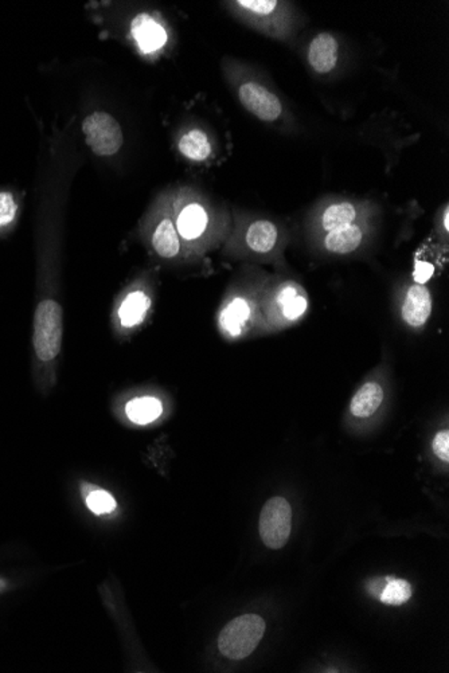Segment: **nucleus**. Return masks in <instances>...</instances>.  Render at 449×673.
I'll return each mask as SVG.
<instances>
[{
    "mask_svg": "<svg viewBox=\"0 0 449 673\" xmlns=\"http://www.w3.org/2000/svg\"><path fill=\"white\" fill-rule=\"evenodd\" d=\"M64 338V311L56 298H43L35 308L32 349L40 367H51L58 359Z\"/></svg>",
    "mask_w": 449,
    "mask_h": 673,
    "instance_id": "nucleus-1",
    "label": "nucleus"
},
{
    "mask_svg": "<svg viewBox=\"0 0 449 673\" xmlns=\"http://www.w3.org/2000/svg\"><path fill=\"white\" fill-rule=\"evenodd\" d=\"M265 632V623L260 616L245 615L234 618L218 637V648L225 658L242 660L260 644Z\"/></svg>",
    "mask_w": 449,
    "mask_h": 673,
    "instance_id": "nucleus-2",
    "label": "nucleus"
},
{
    "mask_svg": "<svg viewBox=\"0 0 449 673\" xmlns=\"http://www.w3.org/2000/svg\"><path fill=\"white\" fill-rule=\"evenodd\" d=\"M86 144L97 156H112L120 151L124 137L120 124L107 112H93L83 120Z\"/></svg>",
    "mask_w": 449,
    "mask_h": 673,
    "instance_id": "nucleus-3",
    "label": "nucleus"
},
{
    "mask_svg": "<svg viewBox=\"0 0 449 673\" xmlns=\"http://www.w3.org/2000/svg\"><path fill=\"white\" fill-rule=\"evenodd\" d=\"M292 530V510L284 497H272L263 507L258 523L261 539L266 548L280 550L287 545Z\"/></svg>",
    "mask_w": 449,
    "mask_h": 673,
    "instance_id": "nucleus-4",
    "label": "nucleus"
},
{
    "mask_svg": "<svg viewBox=\"0 0 449 673\" xmlns=\"http://www.w3.org/2000/svg\"><path fill=\"white\" fill-rule=\"evenodd\" d=\"M151 304V298L144 290L126 292L113 309L112 325L116 336H126L142 325L150 312Z\"/></svg>",
    "mask_w": 449,
    "mask_h": 673,
    "instance_id": "nucleus-5",
    "label": "nucleus"
},
{
    "mask_svg": "<svg viewBox=\"0 0 449 673\" xmlns=\"http://www.w3.org/2000/svg\"><path fill=\"white\" fill-rule=\"evenodd\" d=\"M238 97L247 112L266 123L277 120L281 115L280 99L260 83L246 82L239 86Z\"/></svg>",
    "mask_w": 449,
    "mask_h": 673,
    "instance_id": "nucleus-6",
    "label": "nucleus"
},
{
    "mask_svg": "<svg viewBox=\"0 0 449 673\" xmlns=\"http://www.w3.org/2000/svg\"><path fill=\"white\" fill-rule=\"evenodd\" d=\"M209 220L206 209L201 203L191 202L180 207L175 220V228L180 238L185 241H196L206 233Z\"/></svg>",
    "mask_w": 449,
    "mask_h": 673,
    "instance_id": "nucleus-7",
    "label": "nucleus"
},
{
    "mask_svg": "<svg viewBox=\"0 0 449 673\" xmlns=\"http://www.w3.org/2000/svg\"><path fill=\"white\" fill-rule=\"evenodd\" d=\"M402 319L410 327H422L432 314V298L425 285L414 284L409 288L403 301Z\"/></svg>",
    "mask_w": 449,
    "mask_h": 673,
    "instance_id": "nucleus-8",
    "label": "nucleus"
},
{
    "mask_svg": "<svg viewBox=\"0 0 449 673\" xmlns=\"http://www.w3.org/2000/svg\"><path fill=\"white\" fill-rule=\"evenodd\" d=\"M131 32L144 53H153L167 42L166 30L148 13H140L132 21Z\"/></svg>",
    "mask_w": 449,
    "mask_h": 673,
    "instance_id": "nucleus-9",
    "label": "nucleus"
},
{
    "mask_svg": "<svg viewBox=\"0 0 449 673\" xmlns=\"http://www.w3.org/2000/svg\"><path fill=\"white\" fill-rule=\"evenodd\" d=\"M151 246L159 257L171 260L180 253V237L171 218L164 217L151 233Z\"/></svg>",
    "mask_w": 449,
    "mask_h": 673,
    "instance_id": "nucleus-10",
    "label": "nucleus"
},
{
    "mask_svg": "<svg viewBox=\"0 0 449 673\" xmlns=\"http://www.w3.org/2000/svg\"><path fill=\"white\" fill-rule=\"evenodd\" d=\"M312 69L320 74L331 72L338 61V42L330 34H320L312 39L308 50Z\"/></svg>",
    "mask_w": 449,
    "mask_h": 673,
    "instance_id": "nucleus-11",
    "label": "nucleus"
},
{
    "mask_svg": "<svg viewBox=\"0 0 449 673\" xmlns=\"http://www.w3.org/2000/svg\"><path fill=\"white\" fill-rule=\"evenodd\" d=\"M250 319V306L245 298H236L220 311V331L229 338H238Z\"/></svg>",
    "mask_w": 449,
    "mask_h": 673,
    "instance_id": "nucleus-12",
    "label": "nucleus"
},
{
    "mask_svg": "<svg viewBox=\"0 0 449 673\" xmlns=\"http://www.w3.org/2000/svg\"><path fill=\"white\" fill-rule=\"evenodd\" d=\"M382 401H384L382 387L376 382H367L352 397L350 410L352 416L358 418H367L378 410Z\"/></svg>",
    "mask_w": 449,
    "mask_h": 673,
    "instance_id": "nucleus-13",
    "label": "nucleus"
},
{
    "mask_svg": "<svg viewBox=\"0 0 449 673\" xmlns=\"http://www.w3.org/2000/svg\"><path fill=\"white\" fill-rule=\"evenodd\" d=\"M125 414L134 424H151L163 414V403L153 397L134 398L126 402Z\"/></svg>",
    "mask_w": 449,
    "mask_h": 673,
    "instance_id": "nucleus-14",
    "label": "nucleus"
},
{
    "mask_svg": "<svg viewBox=\"0 0 449 673\" xmlns=\"http://www.w3.org/2000/svg\"><path fill=\"white\" fill-rule=\"evenodd\" d=\"M362 231L358 226L349 225L328 231L324 245L328 252L347 255L355 252L362 242Z\"/></svg>",
    "mask_w": 449,
    "mask_h": 673,
    "instance_id": "nucleus-15",
    "label": "nucleus"
},
{
    "mask_svg": "<svg viewBox=\"0 0 449 673\" xmlns=\"http://www.w3.org/2000/svg\"><path fill=\"white\" fill-rule=\"evenodd\" d=\"M245 241L253 252H271L277 242L276 226L269 220H255L247 228Z\"/></svg>",
    "mask_w": 449,
    "mask_h": 673,
    "instance_id": "nucleus-16",
    "label": "nucleus"
},
{
    "mask_svg": "<svg viewBox=\"0 0 449 673\" xmlns=\"http://www.w3.org/2000/svg\"><path fill=\"white\" fill-rule=\"evenodd\" d=\"M177 147L185 158L194 161H203L212 153V144L201 131H190L183 134Z\"/></svg>",
    "mask_w": 449,
    "mask_h": 673,
    "instance_id": "nucleus-17",
    "label": "nucleus"
},
{
    "mask_svg": "<svg viewBox=\"0 0 449 673\" xmlns=\"http://www.w3.org/2000/svg\"><path fill=\"white\" fill-rule=\"evenodd\" d=\"M81 492H82L83 499H85V505L96 515L110 513L116 510L117 505H116L115 497L99 487L93 486L91 483H82L81 484Z\"/></svg>",
    "mask_w": 449,
    "mask_h": 673,
    "instance_id": "nucleus-18",
    "label": "nucleus"
},
{
    "mask_svg": "<svg viewBox=\"0 0 449 673\" xmlns=\"http://www.w3.org/2000/svg\"><path fill=\"white\" fill-rule=\"evenodd\" d=\"M355 217H357V211H355V207L351 203L344 202V203L332 204L323 214V229L332 231L336 229L344 228V226L351 225Z\"/></svg>",
    "mask_w": 449,
    "mask_h": 673,
    "instance_id": "nucleus-19",
    "label": "nucleus"
},
{
    "mask_svg": "<svg viewBox=\"0 0 449 673\" xmlns=\"http://www.w3.org/2000/svg\"><path fill=\"white\" fill-rule=\"evenodd\" d=\"M411 597V588L409 582L403 580H394V578H386V585L382 589L379 599L384 604L390 607H398L405 604Z\"/></svg>",
    "mask_w": 449,
    "mask_h": 673,
    "instance_id": "nucleus-20",
    "label": "nucleus"
},
{
    "mask_svg": "<svg viewBox=\"0 0 449 673\" xmlns=\"http://www.w3.org/2000/svg\"><path fill=\"white\" fill-rule=\"evenodd\" d=\"M279 303L281 304L282 315L288 320L298 319L307 309V298L298 295V290L292 287H287L281 290Z\"/></svg>",
    "mask_w": 449,
    "mask_h": 673,
    "instance_id": "nucleus-21",
    "label": "nucleus"
},
{
    "mask_svg": "<svg viewBox=\"0 0 449 673\" xmlns=\"http://www.w3.org/2000/svg\"><path fill=\"white\" fill-rule=\"evenodd\" d=\"M19 214V203L10 191H0V231L10 230Z\"/></svg>",
    "mask_w": 449,
    "mask_h": 673,
    "instance_id": "nucleus-22",
    "label": "nucleus"
},
{
    "mask_svg": "<svg viewBox=\"0 0 449 673\" xmlns=\"http://www.w3.org/2000/svg\"><path fill=\"white\" fill-rule=\"evenodd\" d=\"M237 4L258 15H268L276 8L277 2L274 0H239Z\"/></svg>",
    "mask_w": 449,
    "mask_h": 673,
    "instance_id": "nucleus-23",
    "label": "nucleus"
},
{
    "mask_svg": "<svg viewBox=\"0 0 449 673\" xmlns=\"http://www.w3.org/2000/svg\"><path fill=\"white\" fill-rule=\"evenodd\" d=\"M432 449L435 452L436 456L441 460V462H449V432L448 430H443L438 432L436 437L433 438Z\"/></svg>",
    "mask_w": 449,
    "mask_h": 673,
    "instance_id": "nucleus-24",
    "label": "nucleus"
},
{
    "mask_svg": "<svg viewBox=\"0 0 449 673\" xmlns=\"http://www.w3.org/2000/svg\"><path fill=\"white\" fill-rule=\"evenodd\" d=\"M433 271H435V269H433V266L430 265V263H424V261H419V263H416V268H414L413 272L414 281H416L417 284L424 285L425 282L433 276Z\"/></svg>",
    "mask_w": 449,
    "mask_h": 673,
    "instance_id": "nucleus-25",
    "label": "nucleus"
},
{
    "mask_svg": "<svg viewBox=\"0 0 449 673\" xmlns=\"http://www.w3.org/2000/svg\"><path fill=\"white\" fill-rule=\"evenodd\" d=\"M444 229H445L446 231L449 230V210L448 207H446L445 210H444Z\"/></svg>",
    "mask_w": 449,
    "mask_h": 673,
    "instance_id": "nucleus-26",
    "label": "nucleus"
},
{
    "mask_svg": "<svg viewBox=\"0 0 449 673\" xmlns=\"http://www.w3.org/2000/svg\"><path fill=\"white\" fill-rule=\"evenodd\" d=\"M8 589V582L5 580H3V578H0V593H3V591H7Z\"/></svg>",
    "mask_w": 449,
    "mask_h": 673,
    "instance_id": "nucleus-27",
    "label": "nucleus"
}]
</instances>
